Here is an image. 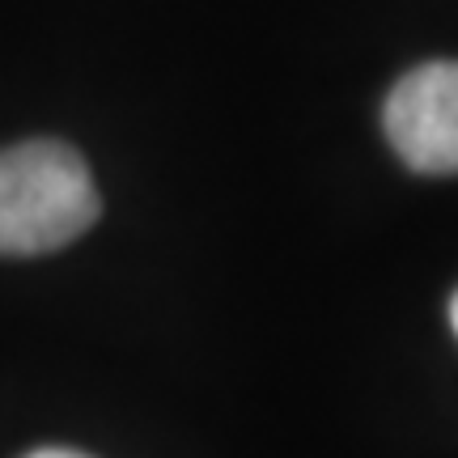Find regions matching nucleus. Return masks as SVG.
Wrapping results in <instances>:
<instances>
[{
  "instance_id": "nucleus-2",
  "label": "nucleus",
  "mask_w": 458,
  "mask_h": 458,
  "mask_svg": "<svg viewBox=\"0 0 458 458\" xmlns=\"http://www.w3.org/2000/svg\"><path fill=\"white\" fill-rule=\"evenodd\" d=\"M382 128L408 170L458 174V60H433L399 77Z\"/></svg>"
},
{
  "instance_id": "nucleus-3",
  "label": "nucleus",
  "mask_w": 458,
  "mask_h": 458,
  "mask_svg": "<svg viewBox=\"0 0 458 458\" xmlns=\"http://www.w3.org/2000/svg\"><path fill=\"white\" fill-rule=\"evenodd\" d=\"M26 458H89V454H77V450H34Z\"/></svg>"
},
{
  "instance_id": "nucleus-1",
  "label": "nucleus",
  "mask_w": 458,
  "mask_h": 458,
  "mask_svg": "<svg viewBox=\"0 0 458 458\" xmlns=\"http://www.w3.org/2000/svg\"><path fill=\"white\" fill-rule=\"evenodd\" d=\"M102 199L85 157L60 140L0 148V255H47L98 221Z\"/></svg>"
},
{
  "instance_id": "nucleus-4",
  "label": "nucleus",
  "mask_w": 458,
  "mask_h": 458,
  "mask_svg": "<svg viewBox=\"0 0 458 458\" xmlns=\"http://www.w3.org/2000/svg\"><path fill=\"white\" fill-rule=\"evenodd\" d=\"M450 327H454V335H458V293H454V301H450Z\"/></svg>"
}]
</instances>
